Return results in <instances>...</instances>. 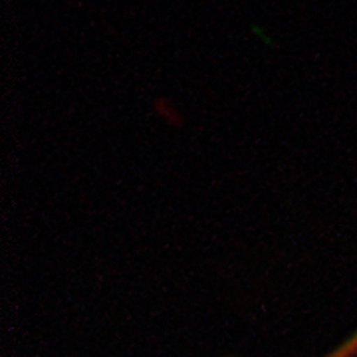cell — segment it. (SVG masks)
Wrapping results in <instances>:
<instances>
[{
  "label": "cell",
  "mask_w": 357,
  "mask_h": 357,
  "mask_svg": "<svg viewBox=\"0 0 357 357\" xmlns=\"http://www.w3.org/2000/svg\"><path fill=\"white\" fill-rule=\"evenodd\" d=\"M357 356V333L351 337V340H347L344 345H340L335 351H333L332 356L328 357H356Z\"/></svg>",
  "instance_id": "obj_1"
}]
</instances>
